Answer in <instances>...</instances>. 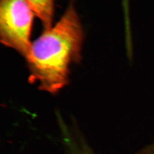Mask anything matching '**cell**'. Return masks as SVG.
Segmentation results:
<instances>
[{
	"label": "cell",
	"instance_id": "obj_1",
	"mask_svg": "<svg viewBox=\"0 0 154 154\" xmlns=\"http://www.w3.org/2000/svg\"><path fill=\"white\" fill-rule=\"evenodd\" d=\"M83 38L82 23L71 2L60 20L32 43L26 57L29 81L41 90L58 93L67 84L71 63L81 58Z\"/></svg>",
	"mask_w": 154,
	"mask_h": 154
},
{
	"label": "cell",
	"instance_id": "obj_5",
	"mask_svg": "<svg viewBox=\"0 0 154 154\" xmlns=\"http://www.w3.org/2000/svg\"><path fill=\"white\" fill-rule=\"evenodd\" d=\"M135 154H154V142L141 149Z\"/></svg>",
	"mask_w": 154,
	"mask_h": 154
},
{
	"label": "cell",
	"instance_id": "obj_4",
	"mask_svg": "<svg viewBox=\"0 0 154 154\" xmlns=\"http://www.w3.org/2000/svg\"><path fill=\"white\" fill-rule=\"evenodd\" d=\"M69 149L70 154H94L88 146L84 143L71 142L70 143Z\"/></svg>",
	"mask_w": 154,
	"mask_h": 154
},
{
	"label": "cell",
	"instance_id": "obj_2",
	"mask_svg": "<svg viewBox=\"0 0 154 154\" xmlns=\"http://www.w3.org/2000/svg\"><path fill=\"white\" fill-rule=\"evenodd\" d=\"M35 17L33 10L24 0H1V42L26 58L33 43L31 34Z\"/></svg>",
	"mask_w": 154,
	"mask_h": 154
},
{
	"label": "cell",
	"instance_id": "obj_3",
	"mask_svg": "<svg viewBox=\"0 0 154 154\" xmlns=\"http://www.w3.org/2000/svg\"><path fill=\"white\" fill-rule=\"evenodd\" d=\"M42 23L44 29L53 25L55 0H24Z\"/></svg>",
	"mask_w": 154,
	"mask_h": 154
}]
</instances>
